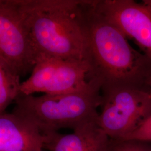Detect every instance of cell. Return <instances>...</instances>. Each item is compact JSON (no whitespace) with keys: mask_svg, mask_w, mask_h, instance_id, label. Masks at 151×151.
<instances>
[{"mask_svg":"<svg viewBox=\"0 0 151 151\" xmlns=\"http://www.w3.org/2000/svg\"><path fill=\"white\" fill-rule=\"evenodd\" d=\"M151 114V87L150 90L148 91V101L146 106V112L145 118ZM143 118V119H144Z\"/></svg>","mask_w":151,"mask_h":151,"instance_id":"13","label":"cell"},{"mask_svg":"<svg viewBox=\"0 0 151 151\" xmlns=\"http://www.w3.org/2000/svg\"><path fill=\"white\" fill-rule=\"evenodd\" d=\"M98 11L151 60V1L93 0Z\"/></svg>","mask_w":151,"mask_h":151,"instance_id":"7","label":"cell"},{"mask_svg":"<svg viewBox=\"0 0 151 151\" xmlns=\"http://www.w3.org/2000/svg\"><path fill=\"white\" fill-rule=\"evenodd\" d=\"M120 140L151 142V114L142 119L129 134Z\"/></svg>","mask_w":151,"mask_h":151,"instance_id":"11","label":"cell"},{"mask_svg":"<svg viewBox=\"0 0 151 151\" xmlns=\"http://www.w3.org/2000/svg\"><path fill=\"white\" fill-rule=\"evenodd\" d=\"M43 134V149L48 151H110L111 139L97 121L84 124L70 134L54 132Z\"/></svg>","mask_w":151,"mask_h":151,"instance_id":"8","label":"cell"},{"mask_svg":"<svg viewBox=\"0 0 151 151\" xmlns=\"http://www.w3.org/2000/svg\"><path fill=\"white\" fill-rule=\"evenodd\" d=\"M101 101L100 88L92 82L88 89L80 91L39 96L20 95L12 113L32 123L43 134L62 129L73 130L97 121V108Z\"/></svg>","mask_w":151,"mask_h":151,"instance_id":"3","label":"cell"},{"mask_svg":"<svg viewBox=\"0 0 151 151\" xmlns=\"http://www.w3.org/2000/svg\"><path fill=\"white\" fill-rule=\"evenodd\" d=\"M101 96L98 125L111 139H122L145 118L148 92L123 88Z\"/></svg>","mask_w":151,"mask_h":151,"instance_id":"6","label":"cell"},{"mask_svg":"<svg viewBox=\"0 0 151 151\" xmlns=\"http://www.w3.org/2000/svg\"><path fill=\"white\" fill-rule=\"evenodd\" d=\"M37 59L86 61L81 0H22Z\"/></svg>","mask_w":151,"mask_h":151,"instance_id":"2","label":"cell"},{"mask_svg":"<svg viewBox=\"0 0 151 151\" xmlns=\"http://www.w3.org/2000/svg\"><path fill=\"white\" fill-rule=\"evenodd\" d=\"M0 59L20 76L37 62L22 0H0Z\"/></svg>","mask_w":151,"mask_h":151,"instance_id":"5","label":"cell"},{"mask_svg":"<svg viewBox=\"0 0 151 151\" xmlns=\"http://www.w3.org/2000/svg\"><path fill=\"white\" fill-rule=\"evenodd\" d=\"M88 66L86 61L40 57L30 77L22 82L20 95L42 92L60 95L88 89Z\"/></svg>","mask_w":151,"mask_h":151,"instance_id":"4","label":"cell"},{"mask_svg":"<svg viewBox=\"0 0 151 151\" xmlns=\"http://www.w3.org/2000/svg\"><path fill=\"white\" fill-rule=\"evenodd\" d=\"M44 142L32 122L12 113L0 114V151H43Z\"/></svg>","mask_w":151,"mask_h":151,"instance_id":"9","label":"cell"},{"mask_svg":"<svg viewBox=\"0 0 151 151\" xmlns=\"http://www.w3.org/2000/svg\"><path fill=\"white\" fill-rule=\"evenodd\" d=\"M81 21L86 38L88 80L101 94L151 87V60L133 48L119 29L97 10L93 0H81Z\"/></svg>","mask_w":151,"mask_h":151,"instance_id":"1","label":"cell"},{"mask_svg":"<svg viewBox=\"0 0 151 151\" xmlns=\"http://www.w3.org/2000/svg\"><path fill=\"white\" fill-rule=\"evenodd\" d=\"M109 151H151L144 143L133 140L111 139Z\"/></svg>","mask_w":151,"mask_h":151,"instance_id":"12","label":"cell"},{"mask_svg":"<svg viewBox=\"0 0 151 151\" xmlns=\"http://www.w3.org/2000/svg\"><path fill=\"white\" fill-rule=\"evenodd\" d=\"M20 76L0 59V114L20 96Z\"/></svg>","mask_w":151,"mask_h":151,"instance_id":"10","label":"cell"}]
</instances>
